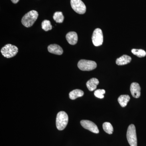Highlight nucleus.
Masks as SVG:
<instances>
[{
  "instance_id": "20",
  "label": "nucleus",
  "mask_w": 146,
  "mask_h": 146,
  "mask_svg": "<svg viewBox=\"0 0 146 146\" xmlns=\"http://www.w3.org/2000/svg\"><path fill=\"white\" fill-rule=\"evenodd\" d=\"M105 92L104 89H98L94 92V95L98 98L103 99L104 98V94Z\"/></svg>"
},
{
  "instance_id": "5",
  "label": "nucleus",
  "mask_w": 146,
  "mask_h": 146,
  "mask_svg": "<svg viewBox=\"0 0 146 146\" xmlns=\"http://www.w3.org/2000/svg\"><path fill=\"white\" fill-rule=\"evenodd\" d=\"M97 66V63L95 61L83 59L80 60L78 64L79 69L84 71L93 70L96 68Z\"/></svg>"
},
{
  "instance_id": "11",
  "label": "nucleus",
  "mask_w": 146,
  "mask_h": 146,
  "mask_svg": "<svg viewBox=\"0 0 146 146\" xmlns=\"http://www.w3.org/2000/svg\"><path fill=\"white\" fill-rule=\"evenodd\" d=\"M66 39L70 44L75 45L78 40L77 34L75 32H70L66 35Z\"/></svg>"
},
{
  "instance_id": "16",
  "label": "nucleus",
  "mask_w": 146,
  "mask_h": 146,
  "mask_svg": "<svg viewBox=\"0 0 146 146\" xmlns=\"http://www.w3.org/2000/svg\"><path fill=\"white\" fill-rule=\"evenodd\" d=\"M53 18L54 20L56 23H63L64 21V16H63V13L60 11L56 12L54 14Z\"/></svg>"
},
{
  "instance_id": "3",
  "label": "nucleus",
  "mask_w": 146,
  "mask_h": 146,
  "mask_svg": "<svg viewBox=\"0 0 146 146\" xmlns=\"http://www.w3.org/2000/svg\"><path fill=\"white\" fill-rule=\"evenodd\" d=\"M127 138L130 146H137L136 127L134 125H130L128 127Z\"/></svg>"
},
{
  "instance_id": "12",
  "label": "nucleus",
  "mask_w": 146,
  "mask_h": 146,
  "mask_svg": "<svg viewBox=\"0 0 146 146\" xmlns=\"http://www.w3.org/2000/svg\"><path fill=\"white\" fill-rule=\"evenodd\" d=\"M99 83L98 80L96 78H92L86 82L87 88L91 91H94L97 88V85Z\"/></svg>"
},
{
  "instance_id": "14",
  "label": "nucleus",
  "mask_w": 146,
  "mask_h": 146,
  "mask_svg": "<svg viewBox=\"0 0 146 146\" xmlns=\"http://www.w3.org/2000/svg\"><path fill=\"white\" fill-rule=\"evenodd\" d=\"M130 99V97L129 95H121L118 98V101L121 107H125L126 106Z\"/></svg>"
},
{
  "instance_id": "21",
  "label": "nucleus",
  "mask_w": 146,
  "mask_h": 146,
  "mask_svg": "<svg viewBox=\"0 0 146 146\" xmlns=\"http://www.w3.org/2000/svg\"><path fill=\"white\" fill-rule=\"evenodd\" d=\"M11 1H12V3H13L16 4L18 2L19 0H11Z\"/></svg>"
},
{
  "instance_id": "17",
  "label": "nucleus",
  "mask_w": 146,
  "mask_h": 146,
  "mask_svg": "<svg viewBox=\"0 0 146 146\" xmlns=\"http://www.w3.org/2000/svg\"><path fill=\"white\" fill-rule=\"evenodd\" d=\"M104 130L108 134H112L113 132V127L110 123L105 122L103 124Z\"/></svg>"
},
{
  "instance_id": "2",
  "label": "nucleus",
  "mask_w": 146,
  "mask_h": 146,
  "mask_svg": "<svg viewBox=\"0 0 146 146\" xmlns=\"http://www.w3.org/2000/svg\"><path fill=\"white\" fill-rule=\"evenodd\" d=\"M68 122V116L64 111H60L57 114L56 118V126L58 129L63 130L67 126Z\"/></svg>"
},
{
  "instance_id": "10",
  "label": "nucleus",
  "mask_w": 146,
  "mask_h": 146,
  "mask_svg": "<svg viewBox=\"0 0 146 146\" xmlns=\"http://www.w3.org/2000/svg\"><path fill=\"white\" fill-rule=\"evenodd\" d=\"M49 52L54 54L60 55L63 53V50L60 46L56 44L50 45L48 46Z\"/></svg>"
},
{
  "instance_id": "4",
  "label": "nucleus",
  "mask_w": 146,
  "mask_h": 146,
  "mask_svg": "<svg viewBox=\"0 0 146 146\" xmlns=\"http://www.w3.org/2000/svg\"><path fill=\"white\" fill-rule=\"evenodd\" d=\"M18 51V48L16 46L10 44L6 45L1 50L2 54L7 58H10L15 56Z\"/></svg>"
},
{
  "instance_id": "7",
  "label": "nucleus",
  "mask_w": 146,
  "mask_h": 146,
  "mask_svg": "<svg viewBox=\"0 0 146 146\" xmlns=\"http://www.w3.org/2000/svg\"><path fill=\"white\" fill-rule=\"evenodd\" d=\"M92 42L94 46H99L103 43V35L102 30L99 28L96 29L93 33L92 37Z\"/></svg>"
},
{
  "instance_id": "13",
  "label": "nucleus",
  "mask_w": 146,
  "mask_h": 146,
  "mask_svg": "<svg viewBox=\"0 0 146 146\" xmlns=\"http://www.w3.org/2000/svg\"><path fill=\"white\" fill-rule=\"evenodd\" d=\"M131 60L130 56L127 55H123L117 59L116 63L118 65H125L130 63Z\"/></svg>"
},
{
  "instance_id": "9",
  "label": "nucleus",
  "mask_w": 146,
  "mask_h": 146,
  "mask_svg": "<svg viewBox=\"0 0 146 146\" xmlns=\"http://www.w3.org/2000/svg\"><path fill=\"white\" fill-rule=\"evenodd\" d=\"M130 91L133 98H138L141 96V88L139 84L133 82L131 84Z\"/></svg>"
},
{
  "instance_id": "15",
  "label": "nucleus",
  "mask_w": 146,
  "mask_h": 146,
  "mask_svg": "<svg viewBox=\"0 0 146 146\" xmlns=\"http://www.w3.org/2000/svg\"><path fill=\"white\" fill-rule=\"evenodd\" d=\"M84 92L80 89H75L70 92L69 96L70 99L72 100H75L79 97L83 96Z\"/></svg>"
},
{
  "instance_id": "6",
  "label": "nucleus",
  "mask_w": 146,
  "mask_h": 146,
  "mask_svg": "<svg viewBox=\"0 0 146 146\" xmlns=\"http://www.w3.org/2000/svg\"><path fill=\"white\" fill-rule=\"evenodd\" d=\"M70 3L72 8L77 13L83 14L86 12V6L81 0H71Z\"/></svg>"
},
{
  "instance_id": "8",
  "label": "nucleus",
  "mask_w": 146,
  "mask_h": 146,
  "mask_svg": "<svg viewBox=\"0 0 146 146\" xmlns=\"http://www.w3.org/2000/svg\"><path fill=\"white\" fill-rule=\"evenodd\" d=\"M80 123L83 127L93 133H98L99 132V130L97 126L91 121L86 120H82Z\"/></svg>"
},
{
  "instance_id": "18",
  "label": "nucleus",
  "mask_w": 146,
  "mask_h": 146,
  "mask_svg": "<svg viewBox=\"0 0 146 146\" xmlns=\"http://www.w3.org/2000/svg\"><path fill=\"white\" fill-rule=\"evenodd\" d=\"M131 52L138 57H144L146 56V52L145 50L142 49H133L131 50Z\"/></svg>"
},
{
  "instance_id": "19",
  "label": "nucleus",
  "mask_w": 146,
  "mask_h": 146,
  "mask_svg": "<svg viewBox=\"0 0 146 146\" xmlns=\"http://www.w3.org/2000/svg\"><path fill=\"white\" fill-rule=\"evenodd\" d=\"M42 29L45 31H48L52 29V26L51 25L50 22L48 20H44L42 22Z\"/></svg>"
},
{
  "instance_id": "1",
  "label": "nucleus",
  "mask_w": 146,
  "mask_h": 146,
  "mask_svg": "<svg viewBox=\"0 0 146 146\" xmlns=\"http://www.w3.org/2000/svg\"><path fill=\"white\" fill-rule=\"evenodd\" d=\"M38 17V13L35 10H32L28 12L22 18V24L26 27L32 26Z\"/></svg>"
}]
</instances>
